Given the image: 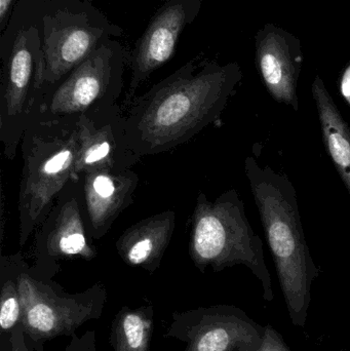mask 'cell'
Masks as SVG:
<instances>
[{"label": "cell", "mask_w": 350, "mask_h": 351, "mask_svg": "<svg viewBox=\"0 0 350 351\" xmlns=\"http://www.w3.org/2000/svg\"><path fill=\"white\" fill-rule=\"evenodd\" d=\"M189 254L201 274L208 268L219 272L246 266L261 282L264 300L275 298L262 239L249 222L238 190L224 191L214 202L203 192L199 194L191 216Z\"/></svg>", "instance_id": "obj_5"}, {"label": "cell", "mask_w": 350, "mask_h": 351, "mask_svg": "<svg viewBox=\"0 0 350 351\" xmlns=\"http://www.w3.org/2000/svg\"><path fill=\"white\" fill-rule=\"evenodd\" d=\"M201 8V0H166L156 10L131 51V78L123 101L125 111L150 76L172 59L183 31L195 22Z\"/></svg>", "instance_id": "obj_11"}, {"label": "cell", "mask_w": 350, "mask_h": 351, "mask_svg": "<svg viewBox=\"0 0 350 351\" xmlns=\"http://www.w3.org/2000/svg\"><path fill=\"white\" fill-rule=\"evenodd\" d=\"M18 245L24 247L47 218L58 196L75 179L76 119H47L37 113L21 141Z\"/></svg>", "instance_id": "obj_4"}, {"label": "cell", "mask_w": 350, "mask_h": 351, "mask_svg": "<svg viewBox=\"0 0 350 351\" xmlns=\"http://www.w3.org/2000/svg\"><path fill=\"white\" fill-rule=\"evenodd\" d=\"M18 0H0V33L5 30Z\"/></svg>", "instance_id": "obj_22"}, {"label": "cell", "mask_w": 350, "mask_h": 351, "mask_svg": "<svg viewBox=\"0 0 350 351\" xmlns=\"http://www.w3.org/2000/svg\"><path fill=\"white\" fill-rule=\"evenodd\" d=\"M123 28L90 0H45L42 12L43 96Z\"/></svg>", "instance_id": "obj_6"}, {"label": "cell", "mask_w": 350, "mask_h": 351, "mask_svg": "<svg viewBox=\"0 0 350 351\" xmlns=\"http://www.w3.org/2000/svg\"><path fill=\"white\" fill-rule=\"evenodd\" d=\"M255 204L273 255L292 324L305 327L318 266L304 237L297 194L286 175L262 167L253 156L245 160Z\"/></svg>", "instance_id": "obj_2"}, {"label": "cell", "mask_w": 350, "mask_h": 351, "mask_svg": "<svg viewBox=\"0 0 350 351\" xmlns=\"http://www.w3.org/2000/svg\"><path fill=\"white\" fill-rule=\"evenodd\" d=\"M341 92L350 104V66L343 74L342 82H341Z\"/></svg>", "instance_id": "obj_23"}, {"label": "cell", "mask_w": 350, "mask_h": 351, "mask_svg": "<svg viewBox=\"0 0 350 351\" xmlns=\"http://www.w3.org/2000/svg\"><path fill=\"white\" fill-rule=\"evenodd\" d=\"M176 228V213L166 210L142 219L123 231L115 243L121 259L149 274L160 268Z\"/></svg>", "instance_id": "obj_14"}, {"label": "cell", "mask_w": 350, "mask_h": 351, "mask_svg": "<svg viewBox=\"0 0 350 351\" xmlns=\"http://www.w3.org/2000/svg\"><path fill=\"white\" fill-rule=\"evenodd\" d=\"M88 229L100 241L133 204L140 177L132 169H97L79 177Z\"/></svg>", "instance_id": "obj_13"}, {"label": "cell", "mask_w": 350, "mask_h": 351, "mask_svg": "<svg viewBox=\"0 0 350 351\" xmlns=\"http://www.w3.org/2000/svg\"><path fill=\"white\" fill-rule=\"evenodd\" d=\"M312 90L320 119L325 147L350 194L349 125L320 76H316L314 80Z\"/></svg>", "instance_id": "obj_16"}, {"label": "cell", "mask_w": 350, "mask_h": 351, "mask_svg": "<svg viewBox=\"0 0 350 351\" xmlns=\"http://www.w3.org/2000/svg\"><path fill=\"white\" fill-rule=\"evenodd\" d=\"M76 130L75 179L97 169H132L141 160L129 148L125 111L118 104L84 113L76 119Z\"/></svg>", "instance_id": "obj_12"}, {"label": "cell", "mask_w": 350, "mask_h": 351, "mask_svg": "<svg viewBox=\"0 0 350 351\" xmlns=\"http://www.w3.org/2000/svg\"><path fill=\"white\" fill-rule=\"evenodd\" d=\"M64 351H98L96 332L90 330L80 336L74 334Z\"/></svg>", "instance_id": "obj_20"}, {"label": "cell", "mask_w": 350, "mask_h": 351, "mask_svg": "<svg viewBox=\"0 0 350 351\" xmlns=\"http://www.w3.org/2000/svg\"><path fill=\"white\" fill-rule=\"evenodd\" d=\"M153 332L152 306L123 307L111 324L113 351H150Z\"/></svg>", "instance_id": "obj_17"}, {"label": "cell", "mask_w": 350, "mask_h": 351, "mask_svg": "<svg viewBox=\"0 0 350 351\" xmlns=\"http://www.w3.org/2000/svg\"><path fill=\"white\" fill-rule=\"evenodd\" d=\"M22 258V254L16 253L2 255L0 260V330L2 334H8V336L22 322L23 307L18 284Z\"/></svg>", "instance_id": "obj_18"}, {"label": "cell", "mask_w": 350, "mask_h": 351, "mask_svg": "<svg viewBox=\"0 0 350 351\" xmlns=\"http://www.w3.org/2000/svg\"><path fill=\"white\" fill-rule=\"evenodd\" d=\"M45 2L18 0L5 30L0 33V142L10 160L42 102Z\"/></svg>", "instance_id": "obj_3"}, {"label": "cell", "mask_w": 350, "mask_h": 351, "mask_svg": "<svg viewBox=\"0 0 350 351\" xmlns=\"http://www.w3.org/2000/svg\"><path fill=\"white\" fill-rule=\"evenodd\" d=\"M257 351H291L283 336L271 325L264 327L262 341Z\"/></svg>", "instance_id": "obj_19"}, {"label": "cell", "mask_w": 350, "mask_h": 351, "mask_svg": "<svg viewBox=\"0 0 350 351\" xmlns=\"http://www.w3.org/2000/svg\"><path fill=\"white\" fill-rule=\"evenodd\" d=\"M8 342H10V351H33V348L29 343L26 334L21 326L12 332Z\"/></svg>", "instance_id": "obj_21"}, {"label": "cell", "mask_w": 350, "mask_h": 351, "mask_svg": "<svg viewBox=\"0 0 350 351\" xmlns=\"http://www.w3.org/2000/svg\"><path fill=\"white\" fill-rule=\"evenodd\" d=\"M131 51L115 38L105 41L43 96L38 114L76 119L84 113L117 104L125 88Z\"/></svg>", "instance_id": "obj_8"}, {"label": "cell", "mask_w": 350, "mask_h": 351, "mask_svg": "<svg viewBox=\"0 0 350 351\" xmlns=\"http://www.w3.org/2000/svg\"><path fill=\"white\" fill-rule=\"evenodd\" d=\"M264 327L234 305L175 313L166 338L186 344L183 351H257Z\"/></svg>", "instance_id": "obj_10"}, {"label": "cell", "mask_w": 350, "mask_h": 351, "mask_svg": "<svg viewBox=\"0 0 350 351\" xmlns=\"http://www.w3.org/2000/svg\"><path fill=\"white\" fill-rule=\"evenodd\" d=\"M261 76L277 102L299 110L297 97L298 66L281 36L269 34L258 49Z\"/></svg>", "instance_id": "obj_15"}, {"label": "cell", "mask_w": 350, "mask_h": 351, "mask_svg": "<svg viewBox=\"0 0 350 351\" xmlns=\"http://www.w3.org/2000/svg\"><path fill=\"white\" fill-rule=\"evenodd\" d=\"M242 78L236 64L195 60L136 97L125 110L127 137L140 158L166 154L217 123Z\"/></svg>", "instance_id": "obj_1"}, {"label": "cell", "mask_w": 350, "mask_h": 351, "mask_svg": "<svg viewBox=\"0 0 350 351\" xmlns=\"http://www.w3.org/2000/svg\"><path fill=\"white\" fill-rule=\"evenodd\" d=\"M18 284L23 307L20 326L36 351H43L45 342L60 336L72 337L82 325L98 319L107 302V289L101 282L68 294L51 280L35 276L24 257Z\"/></svg>", "instance_id": "obj_7"}, {"label": "cell", "mask_w": 350, "mask_h": 351, "mask_svg": "<svg viewBox=\"0 0 350 351\" xmlns=\"http://www.w3.org/2000/svg\"><path fill=\"white\" fill-rule=\"evenodd\" d=\"M88 229L82 182L71 180L58 196L47 218L34 232V264L30 270L51 280L63 260L80 258L92 261L98 255Z\"/></svg>", "instance_id": "obj_9"}]
</instances>
